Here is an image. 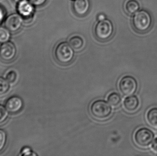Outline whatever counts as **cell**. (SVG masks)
I'll use <instances>...</instances> for the list:
<instances>
[{
	"label": "cell",
	"mask_w": 157,
	"mask_h": 156,
	"mask_svg": "<svg viewBox=\"0 0 157 156\" xmlns=\"http://www.w3.org/2000/svg\"><path fill=\"white\" fill-rule=\"evenodd\" d=\"M17 77V75L15 71H11L6 74V80L9 83H13L16 80Z\"/></svg>",
	"instance_id": "44dd1931"
},
{
	"label": "cell",
	"mask_w": 157,
	"mask_h": 156,
	"mask_svg": "<svg viewBox=\"0 0 157 156\" xmlns=\"http://www.w3.org/2000/svg\"><path fill=\"white\" fill-rule=\"evenodd\" d=\"M104 19H105V16L104 15L100 14L98 16V20L99 21H102V20H104Z\"/></svg>",
	"instance_id": "d4e9b609"
},
{
	"label": "cell",
	"mask_w": 157,
	"mask_h": 156,
	"mask_svg": "<svg viewBox=\"0 0 157 156\" xmlns=\"http://www.w3.org/2000/svg\"><path fill=\"white\" fill-rule=\"evenodd\" d=\"M124 8L127 13L135 14L140 10V4L137 0H128L124 5Z\"/></svg>",
	"instance_id": "4fadbf2b"
},
{
	"label": "cell",
	"mask_w": 157,
	"mask_h": 156,
	"mask_svg": "<svg viewBox=\"0 0 157 156\" xmlns=\"http://www.w3.org/2000/svg\"><path fill=\"white\" fill-rule=\"evenodd\" d=\"M112 111L109 103L102 100L95 101L90 105V113L97 120H105L108 119L111 114Z\"/></svg>",
	"instance_id": "3957f363"
},
{
	"label": "cell",
	"mask_w": 157,
	"mask_h": 156,
	"mask_svg": "<svg viewBox=\"0 0 157 156\" xmlns=\"http://www.w3.org/2000/svg\"><path fill=\"white\" fill-rule=\"evenodd\" d=\"M54 56L59 64L68 65L72 62L74 57L73 48L66 42L59 43L55 48Z\"/></svg>",
	"instance_id": "7a4b0ae2"
},
{
	"label": "cell",
	"mask_w": 157,
	"mask_h": 156,
	"mask_svg": "<svg viewBox=\"0 0 157 156\" xmlns=\"http://www.w3.org/2000/svg\"><path fill=\"white\" fill-rule=\"evenodd\" d=\"M11 31L4 27L0 26V44L8 42L11 38Z\"/></svg>",
	"instance_id": "e0dca14e"
},
{
	"label": "cell",
	"mask_w": 157,
	"mask_h": 156,
	"mask_svg": "<svg viewBox=\"0 0 157 156\" xmlns=\"http://www.w3.org/2000/svg\"><path fill=\"white\" fill-rule=\"evenodd\" d=\"M136 144L141 147L149 146L154 139V134L147 128H141L136 131L134 136Z\"/></svg>",
	"instance_id": "5b68a950"
},
{
	"label": "cell",
	"mask_w": 157,
	"mask_h": 156,
	"mask_svg": "<svg viewBox=\"0 0 157 156\" xmlns=\"http://www.w3.org/2000/svg\"><path fill=\"white\" fill-rule=\"evenodd\" d=\"M24 107V102L20 97L13 96L7 99L5 103L6 109L7 111L11 114H16Z\"/></svg>",
	"instance_id": "30bf717a"
},
{
	"label": "cell",
	"mask_w": 157,
	"mask_h": 156,
	"mask_svg": "<svg viewBox=\"0 0 157 156\" xmlns=\"http://www.w3.org/2000/svg\"><path fill=\"white\" fill-rule=\"evenodd\" d=\"M119 89L121 93L125 96L134 94L138 88V83L133 77L126 76L123 77L119 82Z\"/></svg>",
	"instance_id": "8992f818"
},
{
	"label": "cell",
	"mask_w": 157,
	"mask_h": 156,
	"mask_svg": "<svg viewBox=\"0 0 157 156\" xmlns=\"http://www.w3.org/2000/svg\"><path fill=\"white\" fill-rule=\"evenodd\" d=\"M69 44L74 49L79 50L83 48L84 45V41L81 37L75 35L72 37L70 38Z\"/></svg>",
	"instance_id": "9a60e30c"
},
{
	"label": "cell",
	"mask_w": 157,
	"mask_h": 156,
	"mask_svg": "<svg viewBox=\"0 0 157 156\" xmlns=\"http://www.w3.org/2000/svg\"><path fill=\"white\" fill-rule=\"evenodd\" d=\"M152 148L155 152L157 153V138L153 142L152 145Z\"/></svg>",
	"instance_id": "cb8c5ba5"
},
{
	"label": "cell",
	"mask_w": 157,
	"mask_h": 156,
	"mask_svg": "<svg viewBox=\"0 0 157 156\" xmlns=\"http://www.w3.org/2000/svg\"><path fill=\"white\" fill-rule=\"evenodd\" d=\"M124 107L127 111L134 112L138 109L139 106V100L136 96L134 95L127 96L124 101Z\"/></svg>",
	"instance_id": "7c38bea8"
},
{
	"label": "cell",
	"mask_w": 157,
	"mask_h": 156,
	"mask_svg": "<svg viewBox=\"0 0 157 156\" xmlns=\"http://www.w3.org/2000/svg\"><path fill=\"white\" fill-rule=\"evenodd\" d=\"M147 120L151 126L157 128V108H152L148 111Z\"/></svg>",
	"instance_id": "5bb4252c"
},
{
	"label": "cell",
	"mask_w": 157,
	"mask_h": 156,
	"mask_svg": "<svg viewBox=\"0 0 157 156\" xmlns=\"http://www.w3.org/2000/svg\"><path fill=\"white\" fill-rule=\"evenodd\" d=\"M9 89L8 82L5 79L0 77V97L6 94Z\"/></svg>",
	"instance_id": "ac0fdd59"
},
{
	"label": "cell",
	"mask_w": 157,
	"mask_h": 156,
	"mask_svg": "<svg viewBox=\"0 0 157 156\" xmlns=\"http://www.w3.org/2000/svg\"><path fill=\"white\" fill-rule=\"evenodd\" d=\"M6 13L4 9L2 6H0V24L4 20Z\"/></svg>",
	"instance_id": "603a6c76"
},
{
	"label": "cell",
	"mask_w": 157,
	"mask_h": 156,
	"mask_svg": "<svg viewBox=\"0 0 157 156\" xmlns=\"http://www.w3.org/2000/svg\"><path fill=\"white\" fill-rule=\"evenodd\" d=\"M153 20L150 14L144 10L136 13L132 19V25L136 31L145 33L149 30L152 26Z\"/></svg>",
	"instance_id": "6da1fadb"
},
{
	"label": "cell",
	"mask_w": 157,
	"mask_h": 156,
	"mask_svg": "<svg viewBox=\"0 0 157 156\" xmlns=\"http://www.w3.org/2000/svg\"><path fill=\"white\" fill-rule=\"evenodd\" d=\"M17 54V49L13 43L7 42L0 46V59L6 62L13 61Z\"/></svg>",
	"instance_id": "52a82bcc"
},
{
	"label": "cell",
	"mask_w": 157,
	"mask_h": 156,
	"mask_svg": "<svg viewBox=\"0 0 157 156\" xmlns=\"http://www.w3.org/2000/svg\"><path fill=\"white\" fill-rule=\"evenodd\" d=\"M7 142V135L4 130L0 129V153L5 147Z\"/></svg>",
	"instance_id": "d6986e66"
},
{
	"label": "cell",
	"mask_w": 157,
	"mask_h": 156,
	"mask_svg": "<svg viewBox=\"0 0 157 156\" xmlns=\"http://www.w3.org/2000/svg\"><path fill=\"white\" fill-rule=\"evenodd\" d=\"M23 23L24 18L19 14H12L5 20L6 27L13 33L19 31L23 26Z\"/></svg>",
	"instance_id": "ba28073f"
},
{
	"label": "cell",
	"mask_w": 157,
	"mask_h": 156,
	"mask_svg": "<svg viewBox=\"0 0 157 156\" xmlns=\"http://www.w3.org/2000/svg\"><path fill=\"white\" fill-rule=\"evenodd\" d=\"M34 6H41L46 3L47 0H29Z\"/></svg>",
	"instance_id": "7402d4cb"
},
{
	"label": "cell",
	"mask_w": 157,
	"mask_h": 156,
	"mask_svg": "<svg viewBox=\"0 0 157 156\" xmlns=\"http://www.w3.org/2000/svg\"><path fill=\"white\" fill-rule=\"evenodd\" d=\"M14 1H15V2H19L20 0H14Z\"/></svg>",
	"instance_id": "484cf974"
},
{
	"label": "cell",
	"mask_w": 157,
	"mask_h": 156,
	"mask_svg": "<svg viewBox=\"0 0 157 156\" xmlns=\"http://www.w3.org/2000/svg\"><path fill=\"white\" fill-rule=\"evenodd\" d=\"M17 13L25 19H29L33 16L34 5L29 0H20L17 6Z\"/></svg>",
	"instance_id": "9c48e42d"
},
{
	"label": "cell",
	"mask_w": 157,
	"mask_h": 156,
	"mask_svg": "<svg viewBox=\"0 0 157 156\" xmlns=\"http://www.w3.org/2000/svg\"><path fill=\"white\" fill-rule=\"evenodd\" d=\"M113 27L110 20L104 19L100 21L96 24L94 33L97 38L104 41L109 39L113 34Z\"/></svg>",
	"instance_id": "277c9868"
},
{
	"label": "cell",
	"mask_w": 157,
	"mask_h": 156,
	"mask_svg": "<svg viewBox=\"0 0 157 156\" xmlns=\"http://www.w3.org/2000/svg\"><path fill=\"white\" fill-rule=\"evenodd\" d=\"M108 101L110 105L113 107H117L120 105L121 102V98L120 94L113 92L108 96Z\"/></svg>",
	"instance_id": "2e32d148"
},
{
	"label": "cell",
	"mask_w": 157,
	"mask_h": 156,
	"mask_svg": "<svg viewBox=\"0 0 157 156\" xmlns=\"http://www.w3.org/2000/svg\"><path fill=\"white\" fill-rule=\"evenodd\" d=\"M75 13L79 16H83L87 13L90 8L89 0H75L73 5Z\"/></svg>",
	"instance_id": "8fae6325"
},
{
	"label": "cell",
	"mask_w": 157,
	"mask_h": 156,
	"mask_svg": "<svg viewBox=\"0 0 157 156\" xmlns=\"http://www.w3.org/2000/svg\"><path fill=\"white\" fill-rule=\"evenodd\" d=\"M7 110L3 106L0 104V125L2 124L6 121L8 117Z\"/></svg>",
	"instance_id": "ffe728a7"
}]
</instances>
